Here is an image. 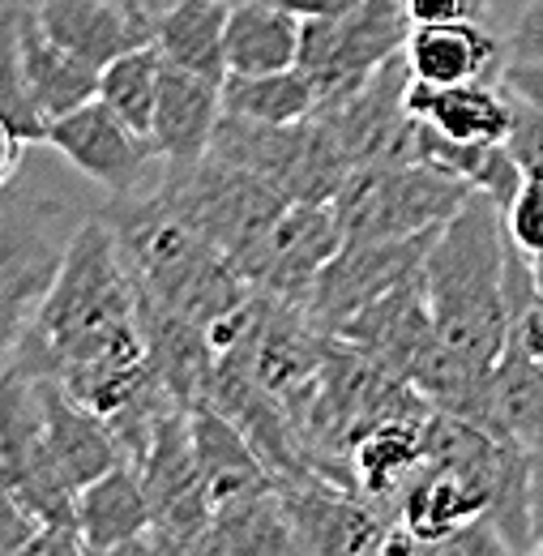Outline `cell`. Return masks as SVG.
<instances>
[{"label": "cell", "instance_id": "obj_1", "mask_svg": "<svg viewBox=\"0 0 543 556\" xmlns=\"http://www.w3.org/2000/svg\"><path fill=\"white\" fill-rule=\"evenodd\" d=\"M4 368L56 377L103 419L172 394L150 364L141 295L103 210L77 231L48 304Z\"/></svg>", "mask_w": 543, "mask_h": 556}, {"label": "cell", "instance_id": "obj_2", "mask_svg": "<svg viewBox=\"0 0 543 556\" xmlns=\"http://www.w3.org/2000/svg\"><path fill=\"white\" fill-rule=\"evenodd\" d=\"M86 185L56 150L30 146L22 172L0 193V368L48 304L77 231L103 210V193Z\"/></svg>", "mask_w": 543, "mask_h": 556}, {"label": "cell", "instance_id": "obj_3", "mask_svg": "<svg viewBox=\"0 0 543 556\" xmlns=\"http://www.w3.org/2000/svg\"><path fill=\"white\" fill-rule=\"evenodd\" d=\"M509 249L505 210L488 193H471L432 236L424 257V295L437 339L479 372H492L509 343Z\"/></svg>", "mask_w": 543, "mask_h": 556}, {"label": "cell", "instance_id": "obj_4", "mask_svg": "<svg viewBox=\"0 0 543 556\" xmlns=\"http://www.w3.org/2000/svg\"><path fill=\"white\" fill-rule=\"evenodd\" d=\"M476 189L432 163H372L355 167L334 193L342 244L411 240L441 231Z\"/></svg>", "mask_w": 543, "mask_h": 556}, {"label": "cell", "instance_id": "obj_5", "mask_svg": "<svg viewBox=\"0 0 543 556\" xmlns=\"http://www.w3.org/2000/svg\"><path fill=\"white\" fill-rule=\"evenodd\" d=\"M210 154L253 172L287 202H313V206H330L342 180L355 172L317 112L295 125H257L223 112Z\"/></svg>", "mask_w": 543, "mask_h": 556}, {"label": "cell", "instance_id": "obj_6", "mask_svg": "<svg viewBox=\"0 0 543 556\" xmlns=\"http://www.w3.org/2000/svg\"><path fill=\"white\" fill-rule=\"evenodd\" d=\"M411 30L407 0H364L346 17H304L295 65L317 90V112L351 99L381 65L403 56Z\"/></svg>", "mask_w": 543, "mask_h": 556}, {"label": "cell", "instance_id": "obj_7", "mask_svg": "<svg viewBox=\"0 0 543 556\" xmlns=\"http://www.w3.org/2000/svg\"><path fill=\"white\" fill-rule=\"evenodd\" d=\"M43 146L56 150L103 198H150L167 176V163L154 141L134 134L103 99H90L56 116Z\"/></svg>", "mask_w": 543, "mask_h": 556}, {"label": "cell", "instance_id": "obj_8", "mask_svg": "<svg viewBox=\"0 0 543 556\" xmlns=\"http://www.w3.org/2000/svg\"><path fill=\"white\" fill-rule=\"evenodd\" d=\"M0 467L17 492V501L30 509V518L39 527L73 522L77 488L65 480V471L48 445L35 372L0 368Z\"/></svg>", "mask_w": 543, "mask_h": 556}, {"label": "cell", "instance_id": "obj_9", "mask_svg": "<svg viewBox=\"0 0 543 556\" xmlns=\"http://www.w3.org/2000/svg\"><path fill=\"white\" fill-rule=\"evenodd\" d=\"M342 249V231L334 206L291 202L274 214L270 223L253 236V244L231 262L240 278L274 300L304 304L313 295L317 275L330 266V257Z\"/></svg>", "mask_w": 543, "mask_h": 556}, {"label": "cell", "instance_id": "obj_10", "mask_svg": "<svg viewBox=\"0 0 543 556\" xmlns=\"http://www.w3.org/2000/svg\"><path fill=\"white\" fill-rule=\"evenodd\" d=\"M407 86L411 65L407 52H403L372 73L351 99L317 112L351 167L415 163L419 159V121L407 112Z\"/></svg>", "mask_w": 543, "mask_h": 556}, {"label": "cell", "instance_id": "obj_11", "mask_svg": "<svg viewBox=\"0 0 543 556\" xmlns=\"http://www.w3.org/2000/svg\"><path fill=\"white\" fill-rule=\"evenodd\" d=\"M437 236V231H432ZM432 236H411V240H377V244H342L330 257V266L317 275L313 295L304 300V313L313 317L317 330L339 334L342 326L364 313L372 300L390 295L411 278L424 275V257Z\"/></svg>", "mask_w": 543, "mask_h": 556}, {"label": "cell", "instance_id": "obj_12", "mask_svg": "<svg viewBox=\"0 0 543 556\" xmlns=\"http://www.w3.org/2000/svg\"><path fill=\"white\" fill-rule=\"evenodd\" d=\"M141 471V484L150 496V514H154V531H205L214 527V505L205 492L202 467H198V450H193V428H189V407H167L146 450L134 458Z\"/></svg>", "mask_w": 543, "mask_h": 556}, {"label": "cell", "instance_id": "obj_13", "mask_svg": "<svg viewBox=\"0 0 543 556\" xmlns=\"http://www.w3.org/2000/svg\"><path fill=\"white\" fill-rule=\"evenodd\" d=\"M39 26L81 56L86 65L103 70L116 56L154 43V17L129 0H39Z\"/></svg>", "mask_w": 543, "mask_h": 556}, {"label": "cell", "instance_id": "obj_14", "mask_svg": "<svg viewBox=\"0 0 543 556\" xmlns=\"http://www.w3.org/2000/svg\"><path fill=\"white\" fill-rule=\"evenodd\" d=\"M189 428H193V450H198V467H202L214 514L236 509V505H244V501H253V496H262L278 484V476L257 454V445L214 403H193L189 407Z\"/></svg>", "mask_w": 543, "mask_h": 556}, {"label": "cell", "instance_id": "obj_15", "mask_svg": "<svg viewBox=\"0 0 543 556\" xmlns=\"http://www.w3.org/2000/svg\"><path fill=\"white\" fill-rule=\"evenodd\" d=\"M223 121V86L202 73L163 65L159 108L150 121V141L167 167H193L214 146V129Z\"/></svg>", "mask_w": 543, "mask_h": 556}, {"label": "cell", "instance_id": "obj_16", "mask_svg": "<svg viewBox=\"0 0 543 556\" xmlns=\"http://www.w3.org/2000/svg\"><path fill=\"white\" fill-rule=\"evenodd\" d=\"M35 377H39L48 445H52L68 484L86 488L103 471H112L116 463H125V450H121V441H116L108 419L99 412H90L86 403H77L56 377H48V372H35Z\"/></svg>", "mask_w": 543, "mask_h": 556}, {"label": "cell", "instance_id": "obj_17", "mask_svg": "<svg viewBox=\"0 0 543 556\" xmlns=\"http://www.w3.org/2000/svg\"><path fill=\"white\" fill-rule=\"evenodd\" d=\"M407 112L454 141H505L518 116V99L505 86H483V77L454 86L411 77Z\"/></svg>", "mask_w": 543, "mask_h": 556}, {"label": "cell", "instance_id": "obj_18", "mask_svg": "<svg viewBox=\"0 0 543 556\" xmlns=\"http://www.w3.org/2000/svg\"><path fill=\"white\" fill-rule=\"evenodd\" d=\"M73 527L81 531V540L94 553H108L116 544H129L154 531V514H150V496L141 484V471L134 463H116L112 471H103L99 480L77 488V505H73Z\"/></svg>", "mask_w": 543, "mask_h": 556}, {"label": "cell", "instance_id": "obj_19", "mask_svg": "<svg viewBox=\"0 0 543 556\" xmlns=\"http://www.w3.org/2000/svg\"><path fill=\"white\" fill-rule=\"evenodd\" d=\"M227 17L231 0H172L154 13V48L167 65L202 73L223 86L227 77Z\"/></svg>", "mask_w": 543, "mask_h": 556}, {"label": "cell", "instance_id": "obj_20", "mask_svg": "<svg viewBox=\"0 0 543 556\" xmlns=\"http://www.w3.org/2000/svg\"><path fill=\"white\" fill-rule=\"evenodd\" d=\"M17 39H22V65L30 77V90H35L48 121L99 99V70L86 65L81 56H73L68 48H61L39 26V13L26 4H17Z\"/></svg>", "mask_w": 543, "mask_h": 556}, {"label": "cell", "instance_id": "obj_21", "mask_svg": "<svg viewBox=\"0 0 543 556\" xmlns=\"http://www.w3.org/2000/svg\"><path fill=\"white\" fill-rule=\"evenodd\" d=\"M304 17L282 0H236L227 17V73H282L300 61Z\"/></svg>", "mask_w": 543, "mask_h": 556}, {"label": "cell", "instance_id": "obj_22", "mask_svg": "<svg viewBox=\"0 0 543 556\" xmlns=\"http://www.w3.org/2000/svg\"><path fill=\"white\" fill-rule=\"evenodd\" d=\"M501 61V43L479 22H415L407 39L411 77L454 86L479 81Z\"/></svg>", "mask_w": 543, "mask_h": 556}, {"label": "cell", "instance_id": "obj_23", "mask_svg": "<svg viewBox=\"0 0 543 556\" xmlns=\"http://www.w3.org/2000/svg\"><path fill=\"white\" fill-rule=\"evenodd\" d=\"M483 428L514 441L527 454L543 450V364L518 351H505L488 377V416Z\"/></svg>", "mask_w": 543, "mask_h": 556}, {"label": "cell", "instance_id": "obj_24", "mask_svg": "<svg viewBox=\"0 0 543 556\" xmlns=\"http://www.w3.org/2000/svg\"><path fill=\"white\" fill-rule=\"evenodd\" d=\"M419 163H432V167L458 176L476 193H488L501 210L514 206V198L527 180L505 141H454L424 121H419Z\"/></svg>", "mask_w": 543, "mask_h": 556}, {"label": "cell", "instance_id": "obj_25", "mask_svg": "<svg viewBox=\"0 0 543 556\" xmlns=\"http://www.w3.org/2000/svg\"><path fill=\"white\" fill-rule=\"evenodd\" d=\"M214 531L227 556H317L308 548L300 522L291 518L278 484L236 509L214 514Z\"/></svg>", "mask_w": 543, "mask_h": 556}, {"label": "cell", "instance_id": "obj_26", "mask_svg": "<svg viewBox=\"0 0 543 556\" xmlns=\"http://www.w3.org/2000/svg\"><path fill=\"white\" fill-rule=\"evenodd\" d=\"M223 112L257 125H295L317 112V90L300 65L282 73H227Z\"/></svg>", "mask_w": 543, "mask_h": 556}, {"label": "cell", "instance_id": "obj_27", "mask_svg": "<svg viewBox=\"0 0 543 556\" xmlns=\"http://www.w3.org/2000/svg\"><path fill=\"white\" fill-rule=\"evenodd\" d=\"M163 52L154 43L134 48L116 56L112 65L99 70V99L141 138H150V121L159 108V86H163Z\"/></svg>", "mask_w": 543, "mask_h": 556}, {"label": "cell", "instance_id": "obj_28", "mask_svg": "<svg viewBox=\"0 0 543 556\" xmlns=\"http://www.w3.org/2000/svg\"><path fill=\"white\" fill-rule=\"evenodd\" d=\"M0 121L26 141L43 146L48 141V116L30 90V77L22 65V39H17V4L0 9Z\"/></svg>", "mask_w": 543, "mask_h": 556}, {"label": "cell", "instance_id": "obj_29", "mask_svg": "<svg viewBox=\"0 0 543 556\" xmlns=\"http://www.w3.org/2000/svg\"><path fill=\"white\" fill-rule=\"evenodd\" d=\"M415 556H514V544L501 535V527L492 518H479V522H467L441 540L419 544Z\"/></svg>", "mask_w": 543, "mask_h": 556}, {"label": "cell", "instance_id": "obj_30", "mask_svg": "<svg viewBox=\"0 0 543 556\" xmlns=\"http://www.w3.org/2000/svg\"><path fill=\"white\" fill-rule=\"evenodd\" d=\"M505 227L527 257H543V180H522L514 206L505 210Z\"/></svg>", "mask_w": 543, "mask_h": 556}, {"label": "cell", "instance_id": "obj_31", "mask_svg": "<svg viewBox=\"0 0 543 556\" xmlns=\"http://www.w3.org/2000/svg\"><path fill=\"white\" fill-rule=\"evenodd\" d=\"M518 99V94H514ZM509 154L518 159L522 176L527 180H543V108L540 103H527L518 99V116H514V129H509Z\"/></svg>", "mask_w": 543, "mask_h": 556}, {"label": "cell", "instance_id": "obj_32", "mask_svg": "<svg viewBox=\"0 0 543 556\" xmlns=\"http://www.w3.org/2000/svg\"><path fill=\"white\" fill-rule=\"evenodd\" d=\"M0 556H99V553L81 540V531L73 522H48L26 544H17V548H9V553Z\"/></svg>", "mask_w": 543, "mask_h": 556}, {"label": "cell", "instance_id": "obj_33", "mask_svg": "<svg viewBox=\"0 0 543 556\" xmlns=\"http://www.w3.org/2000/svg\"><path fill=\"white\" fill-rule=\"evenodd\" d=\"M35 531H39V522H35L30 509L17 501V492H13L9 476H4V467H0V553L26 544Z\"/></svg>", "mask_w": 543, "mask_h": 556}, {"label": "cell", "instance_id": "obj_34", "mask_svg": "<svg viewBox=\"0 0 543 556\" xmlns=\"http://www.w3.org/2000/svg\"><path fill=\"white\" fill-rule=\"evenodd\" d=\"M509 61H535L543 65V0H527L514 30H509V43H505Z\"/></svg>", "mask_w": 543, "mask_h": 556}, {"label": "cell", "instance_id": "obj_35", "mask_svg": "<svg viewBox=\"0 0 543 556\" xmlns=\"http://www.w3.org/2000/svg\"><path fill=\"white\" fill-rule=\"evenodd\" d=\"M150 535H154V553L159 556H227L214 527L189 531V535H176V531H150Z\"/></svg>", "mask_w": 543, "mask_h": 556}, {"label": "cell", "instance_id": "obj_36", "mask_svg": "<svg viewBox=\"0 0 543 556\" xmlns=\"http://www.w3.org/2000/svg\"><path fill=\"white\" fill-rule=\"evenodd\" d=\"M415 22H479L488 0H407Z\"/></svg>", "mask_w": 543, "mask_h": 556}, {"label": "cell", "instance_id": "obj_37", "mask_svg": "<svg viewBox=\"0 0 543 556\" xmlns=\"http://www.w3.org/2000/svg\"><path fill=\"white\" fill-rule=\"evenodd\" d=\"M501 86H505L509 94H518V99L540 103L543 108V65H535V61H505Z\"/></svg>", "mask_w": 543, "mask_h": 556}, {"label": "cell", "instance_id": "obj_38", "mask_svg": "<svg viewBox=\"0 0 543 556\" xmlns=\"http://www.w3.org/2000/svg\"><path fill=\"white\" fill-rule=\"evenodd\" d=\"M26 150H30V146H26V141L17 138V134H13V129L0 121V193H4V189L13 185V176L22 172Z\"/></svg>", "mask_w": 543, "mask_h": 556}, {"label": "cell", "instance_id": "obj_39", "mask_svg": "<svg viewBox=\"0 0 543 556\" xmlns=\"http://www.w3.org/2000/svg\"><path fill=\"white\" fill-rule=\"evenodd\" d=\"M287 9H295L300 17H346L351 9H359L364 0H282Z\"/></svg>", "mask_w": 543, "mask_h": 556}, {"label": "cell", "instance_id": "obj_40", "mask_svg": "<svg viewBox=\"0 0 543 556\" xmlns=\"http://www.w3.org/2000/svg\"><path fill=\"white\" fill-rule=\"evenodd\" d=\"M99 556H159L154 553V535H141V540H129V544H116Z\"/></svg>", "mask_w": 543, "mask_h": 556}, {"label": "cell", "instance_id": "obj_41", "mask_svg": "<svg viewBox=\"0 0 543 556\" xmlns=\"http://www.w3.org/2000/svg\"><path fill=\"white\" fill-rule=\"evenodd\" d=\"M129 4H137V9H146V13L154 17V13H159V9H167L172 0H129ZM231 4H236V0H231Z\"/></svg>", "mask_w": 543, "mask_h": 556}, {"label": "cell", "instance_id": "obj_42", "mask_svg": "<svg viewBox=\"0 0 543 556\" xmlns=\"http://www.w3.org/2000/svg\"><path fill=\"white\" fill-rule=\"evenodd\" d=\"M531 270H535V287L543 291V257H531Z\"/></svg>", "mask_w": 543, "mask_h": 556}, {"label": "cell", "instance_id": "obj_43", "mask_svg": "<svg viewBox=\"0 0 543 556\" xmlns=\"http://www.w3.org/2000/svg\"><path fill=\"white\" fill-rule=\"evenodd\" d=\"M514 556H543V540L540 544H531V548H522V553H514Z\"/></svg>", "mask_w": 543, "mask_h": 556}]
</instances>
